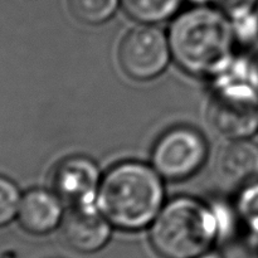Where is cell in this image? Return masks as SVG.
I'll list each match as a JSON object with an SVG mask.
<instances>
[{
  "instance_id": "obj_5",
  "label": "cell",
  "mask_w": 258,
  "mask_h": 258,
  "mask_svg": "<svg viewBox=\"0 0 258 258\" xmlns=\"http://www.w3.org/2000/svg\"><path fill=\"white\" fill-rule=\"evenodd\" d=\"M207 158V144L198 131L176 127L155 145L153 161L156 171L170 180H183L196 174Z\"/></svg>"
},
{
  "instance_id": "obj_8",
  "label": "cell",
  "mask_w": 258,
  "mask_h": 258,
  "mask_svg": "<svg viewBox=\"0 0 258 258\" xmlns=\"http://www.w3.org/2000/svg\"><path fill=\"white\" fill-rule=\"evenodd\" d=\"M97 166L90 159L73 156L58 164L52 185L55 196L71 206L92 204L98 186Z\"/></svg>"
},
{
  "instance_id": "obj_3",
  "label": "cell",
  "mask_w": 258,
  "mask_h": 258,
  "mask_svg": "<svg viewBox=\"0 0 258 258\" xmlns=\"http://www.w3.org/2000/svg\"><path fill=\"white\" fill-rule=\"evenodd\" d=\"M216 234V218L206 206L194 199L179 198L158 216L151 242L164 258H197L208 251Z\"/></svg>"
},
{
  "instance_id": "obj_2",
  "label": "cell",
  "mask_w": 258,
  "mask_h": 258,
  "mask_svg": "<svg viewBox=\"0 0 258 258\" xmlns=\"http://www.w3.org/2000/svg\"><path fill=\"white\" fill-rule=\"evenodd\" d=\"M164 191L158 174L140 163H123L106 174L98 207L108 222L127 231L141 229L158 216Z\"/></svg>"
},
{
  "instance_id": "obj_11",
  "label": "cell",
  "mask_w": 258,
  "mask_h": 258,
  "mask_svg": "<svg viewBox=\"0 0 258 258\" xmlns=\"http://www.w3.org/2000/svg\"><path fill=\"white\" fill-rule=\"evenodd\" d=\"M180 3L181 0H122L128 17L146 24L163 22L173 17Z\"/></svg>"
},
{
  "instance_id": "obj_4",
  "label": "cell",
  "mask_w": 258,
  "mask_h": 258,
  "mask_svg": "<svg viewBox=\"0 0 258 258\" xmlns=\"http://www.w3.org/2000/svg\"><path fill=\"white\" fill-rule=\"evenodd\" d=\"M208 118L226 138L238 140L252 135L258 128V92L241 83L224 86L212 97Z\"/></svg>"
},
{
  "instance_id": "obj_10",
  "label": "cell",
  "mask_w": 258,
  "mask_h": 258,
  "mask_svg": "<svg viewBox=\"0 0 258 258\" xmlns=\"http://www.w3.org/2000/svg\"><path fill=\"white\" fill-rule=\"evenodd\" d=\"M62 208L55 194L49 191H28L19 204V222L24 229L34 234H44L57 227Z\"/></svg>"
},
{
  "instance_id": "obj_16",
  "label": "cell",
  "mask_w": 258,
  "mask_h": 258,
  "mask_svg": "<svg viewBox=\"0 0 258 258\" xmlns=\"http://www.w3.org/2000/svg\"><path fill=\"white\" fill-rule=\"evenodd\" d=\"M249 72H251V78L252 82H253V86L256 87L258 92V53L253 57L251 62V67H249Z\"/></svg>"
},
{
  "instance_id": "obj_7",
  "label": "cell",
  "mask_w": 258,
  "mask_h": 258,
  "mask_svg": "<svg viewBox=\"0 0 258 258\" xmlns=\"http://www.w3.org/2000/svg\"><path fill=\"white\" fill-rule=\"evenodd\" d=\"M62 232L66 243L82 253L101 249L111 234L107 218L92 204L71 206L63 218Z\"/></svg>"
},
{
  "instance_id": "obj_14",
  "label": "cell",
  "mask_w": 258,
  "mask_h": 258,
  "mask_svg": "<svg viewBox=\"0 0 258 258\" xmlns=\"http://www.w3.org/2000/svg\"><path fill=\"white\" fill-rule=\"evenodd\" d=\"M217 4L219 9L226 12L227 14L232 15L234 19L249 15L251 10L257 4V0H212Z\"/></svg>"
},
{
  "instance_id": "obj_17",
  "label": "cell",
  "mask_w": 258,
  "mask_h": 258,
  "mask_svg": "<svg viewBox=\"0 0 258 258\" xmlns=\"http://www.w3.org/2000/svg\"><path fill=\"white\" fill-rule=\"evenodd\" d=\"M197 258H222V257L217 253H203L202 256H199Z\"/></svg>"
},
{
  "instance_id": "obj_12",
  "label": "cell",
  "mask_w": 258,
  "mask_h": 258,
  "mask_svg": "<svg viewBox=\"0 0 258 258\" xmlns=\"http://www.w3.org/2000/svg\"><path fill=\"white\" fill-rule=\"evenodd\" d=\"M120 0H68L73 17L86 24H101L113 15Z\"/></svg>"
},
{
  "instance_id": "obj_6",
  "label": "cell",
  "mask_w": 258,
  "mask_h": 258,
  "mask_svg": "<svg viewBox=\"0 0 258 258\" xmlns=\"http://www.w3.org/2000/svg\"><path fill=\"white\" fill-rule=\"evenodd\" d=\"M118 60L123 72L136 81H148L165 70L169 62V43L160 30L138 27L121 42Z\"/></svg>"
},
{
  "instance_id": "obj_1",
  "label": "cell",
  "mask_w": 258,
  "mask_h": 258,
  "mask_svg": "<svg viewBox=\"0 0 258 258\" xmlns=\"http://www.w3.org/2000/svg\"><path fill=\"white\" fill-rule=\"evenodd\" d=\"M233 30L224 15L196 8L176 18L170 29V49L176 63L196 76H211L231 59Z\"/></svg>"
},
{
  "instance_id": "obj_15",
  "label": "cell",
  "mask_w": 258,
  "mask_h": 258,
  "mask_svg": "<svg viewBox=\"0 0 258 258\" xmlns=\"http://www.w3.org/2000/svg\"><path fill=\"white\" fill-rule=\"evenodd\" d=\"M242 213L258 228V185L253 184L247 188L241 201Z\"/></svg>"
},
{
  "instance_id": "obj_9",
  "label": "cell",
  "mask_w": 258,
  "mask_h": 258,
  "mask_svg": "<svg viewBox=\"0 0 258 258\" xmlns=\"http://www.w3.org/2000/svg\"><path fill=\"white\" fill-rule=\"evenodd\" d=\"M214 170L224 188H249L258 181V146L243 139L227 144L217 156Z\"/></svg>"
},
{
  "instance_id": "obj_13",
  "label": "cell",
  "mask_w": 258,
  "mask_h": 258,
  "mask_svg": "<svg viewBox=\"0 0 258 258\" xmlns=\"http://www.w3.org/2000/svg\"><path fill=\"white\" fill-rule=\"evenodd\" d=\"M19 209V193L14 184L0 176V226L7 224Z\"/></svg>"
}]
</instances>
